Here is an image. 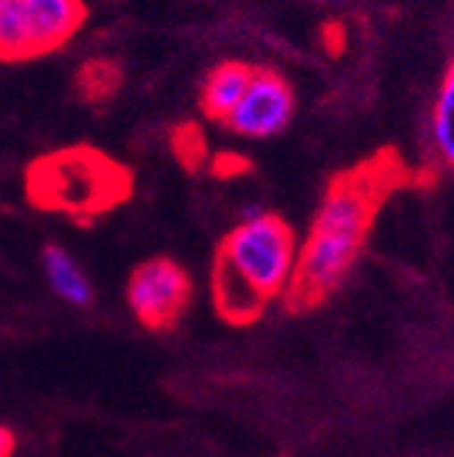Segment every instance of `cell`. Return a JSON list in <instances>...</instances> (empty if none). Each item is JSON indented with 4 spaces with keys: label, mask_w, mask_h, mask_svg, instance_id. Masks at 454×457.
<instances>
[{
    "label": "cell",
    "mask_w": 454,
    "mask_h": 457,
    "mask_svg": "<svg viewBox=\"0 0 454 457\" xmlns=\"http://www.w3.org/2000/svg\"><path fill=\"white\" fill-rule=\"evenodd\" d=\"M17 452V436L12 428L0 425V457H14Z\"/></svg>",
    "instance_id": "7c38bea8"
},
{
    "label": "cell",
    "mask_w": 454,
    "mask_h": 457,
    "mask_svg": "<svg viewBox=\"0 0 454 457\" xmlns=\"http://www.w3.org/2000/svg\"><path fill=\"white\" fill-rule=\"evenodd\" d=\"M251 77H253V66L243 61L218 63L202 85V109L207 118L215 123H226V118H229L240 98L245 96Z\"/></svg>",
    "instance_id": "52a82bcc"
},
{
    "label": "cell",
    "mask_w": 454,
    "mask_h": 457,
    "mask_svg": "<svg viewBox=\"0 0 454 457\" xmlns=\"http://www.w3.org/2000/svg\"><path fill=\"white\" fill-rule=\"evenodd\" d=\"M123 82V71L115 61H106V57H95V61L82 63L77 74V90L85 101L90 104H103L118 93Z\"/></svg>",
    "instance_id": "30bf717a"
},
{
    "label": "cell",
    "mask_w": 454,
    "mask_h": 457,
    "mask_svg": "<svg viewBox=\"0 0 454 457\" xmlns=\"http://www.w3.org/2000/svg\"><path fill=\"white\" fill-rule=\"evenodd\" d=\"M240 218L215 251L210 295L226 324L251 327L292 283L300 240L277 212L245 207Z\"/></svg>",
    "instance_id": "7a4b0ae2"
},
{
    "label": "cell",
    "mask_w": 454,
    "mask_h": 457,
    "mask_svg": "<svg viewBox=\"0 0 454 457\" xmlns=\"http://www.w3.org/2000/svg\"><path fill=\"white\" fill-rule=\"evenodd\" d=\"M41 264L49 289L74 308H87L93 303V283L77 264V259L58 243H49L41 251Z\"/></svg>",
    "instance_id": "ba28073f"
},
{
    "label": "cell",
    "mask_w": 454,
    "mask_h": 457,
    "mask_svg": "<svg viewBox=\"0 0 454 457\" xmlns=\"http://www.w3.org/2000/svg\"><path fill=\"white\" fill-rule=\"evenodd\" d=\"M430 134L438 158L443 166L454 171V61L449 63L441 87L433 101V114H430Z\"/></svg>",
    "instance_id": "9c48e42d"
},
{
    "label": "cell",
    "mask_w": 454,
    "mask_h": 457,
    "mask_svg": "<svg viewBox=\"0 0 454 457\" xmlns=\"http://www.w3.org/2000/svg\"><path fill=\"white\" fill-rule=\"evenodd\" d=\"M425 180L430 171L414 169L394 147L337 171L300 243L292 283L280 297L283 308L297 316L321 308L354 270L392 194Z\"/></svg>",
    "instance_id": "6da1fadb"
},
{
    "label": "cell",
    "mask_w": 454,
    "mask_h": 457,
    "mask_svg": "<svg viewBox=\"0 0 454 457\" xmlns=\"http://www.w3.org/2000/svg\"><path fill=\"white\" fill-rule=\"evenodd\" d=\"M131 169L95 147L74 145L36 158L25 171V196L36 210L93 223L128 202Z\"/></svg>",
    "instance_id": "3957f363"
},
{
    "label": "cell",
    "mask_w": 454,
    "mask_h": 457,
    "mask_svg": "<svg viewBox=\"0 0 454 457\" xmlns=\"http://www.w3.org/2000/svg\"><path fill=\"white\" fill-rule=\"evenodd\" d=\"M175 153L177 158L188 166V169H196L204 163L207 158V145H204V137L199 129L194 126H186L175 134Z\"/></svg>",
    "instance_id": "8fae6325"
},
{
    "label": "cell",
    "mask_w": 454,
    "mask_h": 457,
    "mask_svg": "<svg viewBox=\"0 0 454 457\" xmlns=\"http://www.w3.org/2000/svg\"><path fill=\"white\" fill-rule=\"evenodd\" d=\"M191 300L194 280L188 270L169 256L142 262L126 283V303L136 321L150 332L175 329L191 308Z\"/></svg>",
    "instance_id": "5b68a950"
},
{
    "label": "cell",
    "mask_w": 454,
    "mask_h": 457,
    "mask_svg": "<svg viewBox=\"0 0 454 457\" xmlns=\"http://www.w3.org/2000/svg\"><path fill=\"white\" fill-rule=\"evenodd\" d=\"M294 106V90L286 79L272 69H253L245 96L223 126L245 139H269L292 123Z\"/></svg>",
    "instance_id": "8992f818"
},
{
    "label": "cell",
    "mask_w": 454,
    "mask_h": 457,
    "mask_svg": "<svg viewBox=\"0 0 454 457\" xmlns=\"http://www.w3.org/2000/svg\"><path fill=\"white\" fill-rule=\"evenodd\" d=\"M85 20V0H0V63H28L58 52Z\"/></svg>",
    "instance_id": "277c9868"
}]
</instances>
